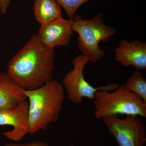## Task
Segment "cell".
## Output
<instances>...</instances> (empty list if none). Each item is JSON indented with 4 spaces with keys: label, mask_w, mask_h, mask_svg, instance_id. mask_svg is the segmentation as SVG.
Returning a JSON list of instances; mask_svg holds the SVG:
<instances>
[{
    "label": "cell",
    "mask_w": 146,
    "mask_h": 146,
    "mask_svg": "<svg viewBox=\"0 0 146 146\" xmlns=\"http://www.w3.org/2000/svg\"><path fill=\"white\" fill-rule=\"evenodd\" d=\"M54 58V49L34 35L9 61L7 73L25 90L37 89L52 80Z\"/></svg>",
    "instance_id": "1"
},
{
    "label": "cell",
    "mask_w": 146,
    "mask_h": 146,
    "mask_svg": "<svg viewBox=\"0 0 146 146\" xmlns=\"http://www.w3.org/2000/svg\"><path fill=\"white\" fill-rule=\"evenodd\" d=\"M23 93L29 100V133L46 130L57 121L65 98L63 84L52 79L37 89L24 90Z\"/></svg>",
    "instance_id": "2"
},
{
    "label": "cell",
    "mask_w": 146,
    "mask_h": 146,
    "mask_svg": "<svg viewBox=\"0 0 146 146\" xmlns=\"http://www.w3.org/2000/svg\"><path fill=\"white\" fill-rule=\"evenodd\" d=\"M93 101L94 115L98 119L118 115L146 117V103L127 89L124 84L112 91L104 89L97 91Z\"/></svg>",
    "instance_id": "3"
},
{
    "label": "cell",
    "mask_w": 146,
    "mask_h": 146,
    "mask_svg": "<svg viewBox=\"0 0 146 146\" xmlns=\"http://www.w3.org/2000/svg\"><path fill=\"white\" fill-rule=\"evenodd\" d=\"M72 19L73 31L78 35V46L82 54L92 63H96L105 54L100 48V42H106L116 33L114 28L106 25L103 14L100 13L91 19L75 14Z\"/></svg>",
    "instance_id": "4"
},
{
    "label": "cell",
    "mask_w": 146,
    "mask_h": 146,
    "mask_svg": "<svg viewBox=\"0 0 146 146\" xmlns=\"http://www.w3.org/2000/svg\"><path fill=\"white\" fill-rule=\"evenodd\" d=\"M89 60L83 54L78 56L74 59V68L65 75L63 85L67 93L68 99L75 104L82 102L84 98L93 100L95 93L104 89L112 91L119 86L117 84L111 83L98 87H94L84 78L83 71Z\"/></svg>",
    "instance_id": "5"
},
{
    "label": "cell",
    "mask_w": 146,
    "mask_h": 146,
    "mask_svg": "<svg viewBox=\"0 0 146 146\" xmlns=\"http://www.w3.org/2000/svg\"><path fill=\"white\" fill-rule=\"evenodd\" d=\"M102 119L119 146H144L145 144L146 125L139 117L128 115L121 118L112 115Z\"/></svg>",
    "instance_id": "6"
},
{
    "label": "cell",
    "mask_w": 146,
    "mask_h": 146,
    "mask_svg": "<svg viewBox=\"0 0 146 146\" xmlns=\"http://www.w3.org/2000/svg\"><path fill=\"white\" fill-rule=\"evenodd\" d=\"M29 104L27 100L12 108L0 109V126L13 128L4 132L3 136L11 141H21L29 133Z\"/></svg>",
    "instance_id": "7"
},
{
    "label": "cell",
    "mask_w": 146,
    "mask_h": 146,
    "mask_svg": "<svg viewBox=\"0 0 146 146\" xmlns=\"http://www.w3.org/2000/svg\"><path fill=\"white\" fill-rule=\"evenodd\" d=\"M74 33L72 19H64L62 16L47 25L40 26L36 35L42 45L51 49L56 46L69 44Z\"/></svg>",
    "instance_id": "8"
},
{
    "label": "cell",
    "mask_w": 146,
    "mask_h": 146,
    "mask_svg": "<svg viewBox=\"0 0 146 146\" xmlns=\"http://www.w3.org/2000/svg\"><path fill=\"white\" fill-rule=\"evenodd\" d=\"M115 60L124 67L133 66L136 70L146 69V43L140 40L120 41L115 50Z\"/></svg>",
    "instance_id": "9"
},
{
    "label": "cell",
    "mask_w": 146,
    "mask_h": 146,
    "mask_svg": "<svg viewBox=\"0 0 146 146\" xmlns=\"http://www.w3.org/2000/svg\"><path fill=\"white\" fill-rule=\"evenodd\" d=\"M24 90L7 73L0 72V109L12 108L27 100Z\"/></svg>",
    "instance_id": "10"
},
{
    "label": "cell",
    "mask_w": 146,
    "mask_h": 146,
    "mask_svg": "<svg viewBox=\"0 0 146 146\" xmlns=\"http://www.w3.org/2000/svg\"><path fill=\"white\" fill-rule=\"evenodd\" d=\"M33 11L41 25H47L61 16V9L56 0H35Z\"/></svg>",
    "instance_id": "11"
},
{
    "label": "cell",
    "mask_w": 146,
    "mask_h": 146,
    "mask_svg": "<svg viewBox=\"0 0 146 146\" xmlns=\"http://www.w3.org/2000/svg\"><path fill=\"white\" fill-rule=\"evenodd\" d=\"M124 85L127 89L138 95L146 103V80L140 71L136 70L128 79Z\"/></svg>",
    "instance_id": "12"
},
{
    "label": "cell",
    "mask_w": 146,
    "mask_h": 146,
    "mask_svg": "<svg viewBox=\"0 0 146 146\" xmlns=\"http://www.w3.org/2000/svg\"><path fill=\"white\" fill-rule=\"evenodd\" d=\"M89 0H56L58 4L66 11L70 19L75 15L76 11L84 3Z\"/></svg>",
    "instance_id": "13"
},
{
    "label": "cell",
    "mask_w": 146,
    "mask_h": 146,
    "mask_svg": "<svg viewBox=\"0 0 146 146\" xmlns=\"http://www.w3.org/2000/svg\"><path fill=\"white\" fill-rule=\"evenodd\" d=\"M4 146H49L47 143L43 141H35L23 143H10L6 144Z\"/></svg>",
    "instance_id": "14"
},
{
    "label": "cell",
    "mask_w": 146,
    "mask_h": 146,
    "mask_svg": "<svg viewBox=\"0 0 146 146\" xmlns=\"http://www.w3.org/2000/svg\"><path fill=\"white\" fill-rule=\"evenodd\" d=\"M13 0H0V13L5 15L7 13L9 7Z\"/></svg>",
    "instance_id": "15"
},
{
    "label": "cell",
    "mask_w": 146,
    "mask_h": 146,
    "mask_svg": "<svg viewBox=\"0 0 146 146\" xmlns=\"http://www.w3.org/2000/svg\"><path fill=\"white\" fill-rule=\"evenodd\" d=\"M69 146H75L74 145H69Z\"/></svg>",
    "instance_id": "16"
}]
</instances>
